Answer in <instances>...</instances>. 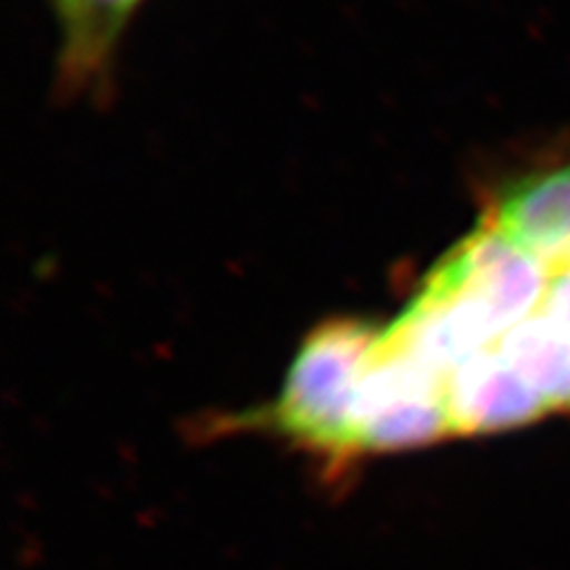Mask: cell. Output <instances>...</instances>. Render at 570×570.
<instances>
[{"instance_id": "cell-1", "label": "cell", "mask_w": 570, "mask_h": 570, "mask_svg": "<svg viewBox=\"0 0 570 570\" xmlns=\"http://www.w3.org/2000/svg\"><path fill=\"white\" fill-rule=\"evenodd\" d=\"M376 335V328L350 321L318 328L302 347L281 397L249 421L272 428L333 469L354 387Z\"/></svg>"}, {"instance_id": "cell-2", "label": "cell", "mask_w": 570, "mask_h": 570, "mask_svg": "<svg viewBox=\"0 0 570 570\" xmlns=\"http://www.w3.org/2000/svg\"><path fill=\"white\" fill-rule=\"evenodd\" d=\"M490 224L549 276L570 274V167L523 178L499 200Z\"/></svg>"}, {"instance_id": "cell-3", "label": "cell", "mask_w": 570, "mask_h": 570, "mask_svg": "<svg viewBox=\"0 0 570 570\" xmlns=\"http://www.w3.org/2000/svg\"><path fill=\"white\" fill-rule=\"evenodd\" d=\"M549 412L570 409V335L542 309L490 345Z\"/></svg>"}, {"instance_id": "cell-4", "label": "cell", "mask_w": 570, "mask_h": 570, "mask_svg": "<svg viewBox=\"0 0 570 570\" xmlns=\"http://www.w3.org/2000/svg\"><path fill=\"white\" fill-rule=\"evenodd\" d=\"M136 3L138 0H88V17H91L94 8H98L102 22L110 29H115V24L121 22ZM86 36H88V27H86Z\"/></svg>"}, {"instance_id": "cell-5", "label": "cell", "mask_w": 570, "mask_h": 570, "mask_svg": "<svg viewBox=\"0 0 570 570\" xmlns=\"http://www.w3.org/2000/svg\"><path fill=\"white\" fill-rule=\"evenodd\" d=\"M58 6L65 14V20L75 29L77 39L86 41V27H88V0H58Z\"/></svg>"}]
</instances>
